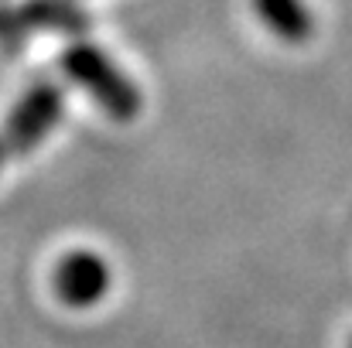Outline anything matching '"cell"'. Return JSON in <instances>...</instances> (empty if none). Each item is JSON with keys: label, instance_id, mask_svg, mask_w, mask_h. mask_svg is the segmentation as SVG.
Instances as JSON below:
<instances>
[{"label": "cell", "instance_id": "obj_1", "mask_svg": "<svg viewBox=\"0 0 352 348\" xmlns=\"http://www.w3.org/2000/svg\"><path fill=\"white\" fill-rule=\"evenodd\" d=\"M62 65H65V72L79 86H86V93L113 119L126 123V119H133V116L140 113V93H137V86L120 72L100 48H93V45H72L62 55Z\"/></svg>", "mask_w": 352, "mask_h": 348}, {"label": "cell", "instance_id": "obj_2", "mask_svg": "<svg viewBox=\"0 0 352 348\" xmlns=\"http://www.w3.org/2000/svg\"><path fill=\"white\" fill-rule=\"evenodd\" d=\"M55 290L72 308H89L110 290V266L96 253H69L55 270Z\"/></svg>", "mask_w": 352, "mask_h": 348}, {"label": "cell", "instance_id": "obj_3", "mask_svg": "<svg viewBox=\"0 0 352 348\" xmlns=\"http://www.w3.org/2000/svg\"><path fill=\"white\" fill-rule=\"evenodd\" d=\"M253 10L284 45H305L315 34V17L305 0H253Z\"/></svg>", "mask_w": 352, "mask_h": 348}, {"label": "cell", "instance_id": "obj_4", "mask_svg": "<svg viewBox=\"0 0 352 348\" xmlns=\"http://www.w3.org/2000/svg\"><path fill=\"white\" fill-rule=\"evenodd\" d=\"M349 348H352V342H349Z\"/></svg>", "mask_w": 352, "mask_h": 348}]
</instances>
